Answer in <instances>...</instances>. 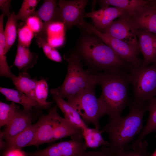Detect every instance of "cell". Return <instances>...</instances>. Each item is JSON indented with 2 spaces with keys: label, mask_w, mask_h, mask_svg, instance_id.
<instances>
[{
  "label": "cell",
  "mask_w": 156,
  "mask_h": 156,
  "mask_svg": "<svg viewBox=\"0 0 156 156\" xmlns=\"http://www.w3.org/2000/svg\"><path fill=\"white\" fill-rule=\"evenodd\" d=\"M129 106L127 115L109 119L101 130L102 133L107 134L109 143L108 146L116 153L123 150L143 128V117L147 111L146 103L137 104L132 101Z\"/></svg>",
  "instance_id": "6da1fadb"
},
{
  "label": "cell",
  "mask_w": 156,
  "mask_h": 156,
  "mask_svg": "<svg viewBox=\"0 0 156 156\" xmlns=\"http://www.w3.org/2000/svg\"><path fill=\"white\" fill-rule=\"evenodd\" d=\"M129 71L95 74L101 93L99 98L109 119L121 116L130 102L129 86L130 85Z\"/></svg>",
  "instance_id": "7a4b0ae2"
},
{
  "label": "cell",
  "mask_w": 156,
  "mask_h": 156,
  "mask_svg": "<svg viewBox=\"0 0 156 156\" xmlns=\"http://www.w3.org/2000/svg\"><path fill=\"white\" fill-rule=\"evenodd\" d=\"M94 35L86 36L82 39L79 47L81 56L90 65L105 73L129 71L132 65Z\"/></svg>",
  "instance_id": "3957f363"
},
{
  "label": "cell",
  "mask_w": 156,
  "mask_h": 156,
  "mask_svg": "<svg viewBox=\"0 0 156 156\" xmlns=\"http://www.w3.org/2000/svg\"><path fill=\"white\" fill-rule=\"evenodd\" d=\"M64 58L68 63L67 73L62 84L55 88L63 98L67 100L94 88L98 84L96 76L83 69L78 55L73 53Z\"/></svg>",
  "instance_id": "277c9868"
},
{
  "label": "cell",
  "mask_w": 156,
  "mask_h": 156,
  "mask_svg": "<svg viewBox=\"0 0 156 156\" xmlns=\"http://www.w3.org/2000/svg\"><path fill=\"white\" fill-rule=\"evenodd\" d=\"M129 73L133 88V102L143 104L156 96V63L132 66Z\"/></svg>",
  "instance_id": "5b68a950"
},
{
  "label": "cell",
  "mask_w": 156,
  "mask_h": 156,
  "mask_svg": "<svg viewBox=\"0 0 156 156\" xmlns=\"http://www.w3.org/2000/svg\"><path fill=\"white\" fill-rule=\"evenodd\" d=\"M94 90V88L90 89L67 101L86 124H91L95 128L100 130V119L106 114L99 98L96 97Z\"/></svg>",
  "instance_id": "8992f818"
},
{
  "label": "cell",
  "mask_w": 156,
  "mask_h": 156,
  "mask_svg": "<svg viewBox=\"0 0 156 156\" xmlns=\"http://www.w3.org/2000/svg\"><path fill=\"white\" fill-rule=\"evenodd\" d=\"M85 27L88 32L97 36L120 57L132 66L136 67L143 64V60L138 56L140 52L139 48L101 32L92 25L86 23Z\"/></svg>",
  "instance_id": "52a82bcc"
},
{
  "label": "cell",
  "mask_w": 156,
  "mask_h": 156,
  "mask_svg": "<svg viewBox=\"0 0 156 156\" xmlns=\"http://www.w3.org/2000/svg\"><path fill=\"white\" fill-rule=\"evenodd\" d=\"M87 148L82 135L51 144L42 150L27 152V156H84Z\"/></svg>",
  "instance_id": "ba28073f"
},
{
  "label": "cell",
  "mask_w": 156,
  "mask_h": 156,
  "mask_svg": "<svg viewBox=\"0 0 156 156\" xmlns=\"http://www.w3.org/2000/svg\"><path fill=\"white\" fill-rule=\"evenodd\" d=\"M121 16L135 29L156 34V0Z\"/></svg>",
  "instance_id": "9c48e42d"
},
{
  "label": "cell",
  "mask_w": 156,
  "mask_h": 156,
  "mask_svg": "<svg viewBox=\"0 0 156 156\" xmlns=\"http://www.w3.org/2000/svg\"><path fill=\"white\" fill-rule=\"evenodd\" d=\"M88 0H59V19L63 23L66 30L74 26L85 27L86 23L83 19L85 8Z\"/></svg>",
  "instance_id": "30bf717a"
},
{
  "label": "cell",
  "mask_w": 156,
  "mask_h": 156,
  "mask_svg": "<svg viewBox=\"0 0 156 156\" xmlns=\"http://www.w3.org/2000/svg\"><path fill=\"white\" fill-rule=\"evenodd\" d=\"M57 107L56 105L50 108L47 114L40 117L41 123L34 138L29 146H38L42 144L51 142L55 129L64 118L58 113Z\"/></svg>",
  "instance_id": "8fae6325"
},
{
  "label": "cell",
  "mask_w": 156,
  "mask_h": 156,
  "mask_svg": "<svg viewBox=\"0 0 156 156\" xmlns=\"http://www.w3.org/2000/svg\"><path fill=\"white\" fill-rule=\"evenodd\" d=\"M100 31L139 48L137 30L131 26L122 16Z\"/></svg>",
  "instance_id": "7c38bea8"
},
{
  "label": "cell",
  "mask_w": 156,
  "mask_h": 156,
  "mask_svg": "<svg viewBox=\"0 0 156 156\" xmlns=\"http://www.w3.org/2000/svg\"><path fill=\"white\" fill-rule=\"evenodd\" d=\"M32 111L19 109L10 123L1 132L0 137L8 141L31 125L33 118Z\"/></svg>",
  "instance_id": "4fadbf2b"
},
{
  "label": "cell",
  "mask_w": 156,
  "mask_h": 156,
  "mask_svg": "<svg viewBox=\"0 0 156 156\" xmlns=\"http://www.w3.org/2000/svg\"><path fill=\"white\" fill-rule=\"evenodd\" d=\"M139 49L143 56V65L156 63V34L137 30Z\"/></svg>",
  "instance_id": "5bb4252c"
},
{
  "label": "cell",
  "mask_w": 156,
  "mask_h": 156,
  "mask_svg": "<svg viewBox=\"0 0 156 156\" xmlns=\"http://www.w3.org/2000/svg\"><path fill=\"white\" fill-rule=\"evenodd\" d=\"M125 12L119 8L109 6L86 13L84 17L90 18L93 26L100 31L107 27L115 19L123 15Z\"/></svg>",
  "instance_id": "9a60e30c"
},
{
  "label": "cell",
  "mask_w": 156,
  "mask_h": 156,
  "mask_svg": "<svg viewBox=\"0 0 156 156\" xmlns=\"http://www.w3.org/2000/svg\"><path fill=\"white\" fill-rule=\"evenodd\" d=\"M34 15L37 16L44 21L42 31L39 34L36 35V37L46 39H47V30L49 25L53 22L60 21L59 8L56 0H44L42 5Z\"/></svg>",
  "instance_id": "2e32d148"
},
{
  "label": "cell",
  "mask_w": 156,
  "mask_h": 156,
  "mask_svg": "<svg viewBox=\"0 0 156 156\" xmlns=\"http://www.w3.org/2000/svg\"><path fill=\"white\" fill-rule=\"evenodd\" d=\"M41 122L40 117L37 122L31 124L16 136L6 142L3 155L11 151L21 150L29 146L35 136L37 129Z\"/></svg>",
  "instance_id": "e0dca14e"
},
{
  "label": "cell",
  "mask_w": 156,
  "mask_h": 156,
  "mask_svg": "<svg viewBox=\"0 0 156 156\" xmlns=\"http://www.w3.org/2000/svg\"><path fill=\"white\" fill-rule=\"evenodd\" d=\"M51 93L56 105L63 113L65 119L82 131L88 127L77 112L64 100L55 88L51 89Z\"/></svg>",
  "instance_id": "ac0fdd59"
},
{
  "label": "cell",
  "mask_w": 156,
  "mask_h": 156,
  "mask_svg": "<svg viewBox=\"0 0 156 156\" xmlns=\"http://www.w3.org/2000/svg\"><path fill=\"white\" fill-rule=\"evenodd\" d=\"M147 111L149 115L145 126L138 136L130 146L132 148L139 146L142 143L144 139L147 135L156 131V96L146 103Z\"/></svg>",
  "instance_id": "d6986e66"
},
{
  "label": "cell",
  "mask_w": 156,
  "mask_h": 156,
  "mask_svg": "<svg viewBox=\"0 0 156 156\" xmlns=\"http://www.w3.org/2000/svg\"><path fill=\"white\" fill-rule=\"evenodd\" d=\"M38 56L31 52L29 47L18 42L16 55L13 66L16 67L19 71L27 72L33 67L37 62Z\"/></svg>",
  "instance_id": "ffe728a7"
},
{
  "label": "cell",
  "mask_w": 156,
  "mask_h": 156,
  "mask_svg": "<svg viewBox=\"0 0 156 156\" xmlns=\"http://www.w3.org/2000/svg\"><path fill=\"white\" fill-rule=\"evenodd\" d=\"M0 92L7 101L21 105L23 109L32 110L33 107L43 109L37 102L17 90L0 87Z\"/></svg>",
  "instance_id": "44dd1931"
},
{
  "label": "cell",
  "mask_w": 156,
  "mask_h": 156,
  "mask_svg": "<svg viewBox=\"0 0 156 156\" xmlns=\"http://www.w3.org/2000/svg\"><path fill=\"white\" fill-rule=\"evenodd\" d=\"M12 80L16 90L37 101L35 94L36 78H32L27 72L22 71Z\"/></svg>",
  "instance_id": "7402d4cb"
},
{
  "label": "cell",
  "mask_w": 156,
  "mask_h": 156,
  "mask_svg": "<svg viewBox=\"0 0 156 156\" xmlns=\"http://www.w3.org/2000/svg\"><path fill=\"white\" fill-rule=\"evenodd\" d=\"M98 1L101 8L112 5L122 9L126 12H129L149 4L151 0H103Z\"/></svg>",
  "instance_id": "603a6c76"
},
{
  "label": "cell",
  "mask_w": 156,
  "mask_h": 156,
  "mask_svg": "<svg viewBox=\"0 0 156 156\" xmlns=\"http://www.w3.org/2000/svg\"><path fill=\"white\" fill-rule=\"evenodd\" d=\"M66 31L64 24L62 22L55 21L51 23L47 29V42L54 48L62 46L64 42Z\"/></svg>",
  "instance_id": "cb8c5ba5"
},
{
  "label": "cell",
  "mask_w": 156,
  "mask_h": 156,
  "mask_svg": "<svg viewBox=\"0 0 156 156\" xmlns=\"http://www.w3.org/2000/svg\"><path fill=\"white\" fill-rule=\"evenodd\" d=\"M101 130L88 127L82 131V135L87 148L95 149L102 146H109V141L105 140Z\"/></svg>",
  "instance_id": "d4e9b609"
},
{
  "label": "cell",
  "mask_w": 156,
  "mask_h": 156,
  "mask_svg": "<svg viewBox=\"0 0 156 156\" xmlns=\"http://www.w3.org/2000/svg\"><path fill=\"white\" fill-rule=\"evenodd\" d=\"M82 131L64 118L54 130L51 142L64 138L82 135Z\"/></svg>",
  "instance_id": "484cf974"
},
{
  "label": "cell",
  "mask_w": 156,
  "mask_h": 156,
  "mask_svg": "<svg viewBox=\"0 0 156 156\" xmlns=\"http://www.w3.org/2000/svg\"><path fill=\"white\" fill-rule=\"evenodd\" d=\"M4 16L2 14L0 16V75L12 80L16 76L11 71L5 52V41L3 26Z\"/></svg>",
  "instance_id": "4316f807"
},
{
  "label": "cell",
  "mask_w": 156,
  "mask_h": 156,
  "mask_svg": "<svg viewBox=\"0 0 156 156\" xmlns=\"http://www.w3.org/2000/svg\"><path fill=\"white\" fill-rule=\"evenodd\" d=\"M14 12L8 17L5 27L4 30L5 41V52L6 54L14 44L17 36V20Z\"/></svg>",
  "instance_id": "83f0119b"
},
{
  "label": "cell",
  "mask_w": 156,
  "mask_h": 156,
  "mask_svg": "<svg viewBox=\"0 0 156 156\" xmlns=\"http://www.w3.org/2000/svg\"><path fill=\"white\" fill-rule=\"evenodd\" d=\"M19 109V107L13 102L8 104L0 101V127L8 125Z\"/></svg>",
  "instance_id": "f1b7e54d"
},
{
  "label": "cell",
  "mask_w": 156,
  "mask_h": 156,
  "mask_svg": "<svg viewBox=\"0 0 156 156\" xmlns=\"http://www.w3.org/2000/svg\"><path fill=\"white\" fill-rule=\"evenodd\" d=\"M35 94L37 101L43 109L49 108L53 103L52 101H47L48 94V86L45 79L42 78L37 81Z\"/></svg>",
  "instance_id": "f546056e"
},
{
  "label": "cell",
  "mask_w": 156,
  "mask_h": 156,
  "mask_svg": "<svg viewBox=\"0 0 156 156\" xmlns=\"http://www.w3.org/2000/svg\"><path fill=\"white\" fill-rule=\"evenodd\" d=\"M38 0H24L18 12L16 14V18L25 23L27 19L33 16L36 12L35 9L40 1Z\"/></svg>",
  "instance_id": "4dcf8cb0"
},
{
  "label": "cell",
  "mask_w": 156,
  "mask_h": 156,
  "mask_svg": "<svg viewBox=\"0 0 156 156\" xmlns=\"http://www.w3.org/2000/svg\"><path fill=\"white\" fill-rule=\"evenodd\" d=\"M36 37L38 44L42 48L44 53L49 59L57 62H62V58L59 53L49 43L46 39L39 37Z\"/></svg>",
  "instance_id": "1f68e13d"
},
{
  "label": "cell",
  "mask_w": 156,
  "mask_h": 156,
  "mask_svg": "<svg viewBox=\"0 0 156 156\" xmlns=\"http://www.w3.org/2000/svg\"><path fill=\"white\" fill-rule=\"evenodd\" d=\"M148 143L146 140H144L139 146L131 150L124 148L116 153V156H151L148 150Z\"/></svg>",
  "instance_id": "d6a6232c"
},
{
  "label": "cell",
  "mask_w": 156,
  "mask_h": 156,
  "mask_svg": "<svg viewBox=\"0 0 156 156\" xmlns=\"http://www.w3.org/2000/svg\"><path fill=\"white\" fill-rule=\"evenodd\" d=\"M17 33L18 42L25 46L29 47L34 36V33L25 23L18 28Z\"/></svg>",
  "instance_id": "836d02e7"
},
{
  "label": "cell",
  "mask_w": 156,
  "mask_h": 156,
  "mask_svg": "<svg viewBox=\"0 0 156 156\" xmlns=\"http://www.w3.org/2000/svg\"><path fill=\"white\" fill-rule=\"evenodd\" d=\"M25 23L35 35L40 34L42 30L43 23L39 17L36 16L29 17Z\"/></svg>",
  "instance_id": "e575fe53"
},
{
  "label": "cell",
  "mask_w": 156,
  "mask_h": 156,
  "mask_svg": "<svg viewBox=\"0 0 156 156\" xmlns=\"http://www.w3.org/2000/svg\"><path fill=\"white\" fill-rule=\"evenodd\" d=\"M116 154L108 146H104L99 151H86L84 156H116Z\"/></svg>",
  "instance_id": "d590c367"
},
{
  "label": "cell",
  "mask_w": 156,
  "mask_h": 156,
  "mask_svg": "<svg viewBox=\"0 0 156 156\" xmlns=\"http://www.w3.org/2000/svg\"><path fill=\"white\" fill-rule=\"evenodd\" d=\"M10 0H0V8L4 15L9 17L11 14L10 12Z\"/></svg>",
  "instance_id": "8d00e7d4"
},
{
  "label": "cell",
  "mask_w": 156,
  "mask_h": 156,
  "mask_svg": "<svg viewBox=\"0 0 156 156\" xmlns=\"http://www.w3.org/2000/svg\"><path fill=\"white\" fill-rule=\"evenodd\" d=\"M17 149L9 151L3 155V156H25L24 152Z\"/></svg>",
  "instance_id": "74e56055"
},
{
  "label": "cell",
  "mask_w": 156,
  "mask_h": 156,
  "mask_svg": "<svg viewBox=\"0 0 156 156\" xmlns=\"http://www.w3.org/2000/svg\"><path fill=\"white\" fill-rule=\"evenodd\" d=\"M151 156H156V150L153 154L151 155Z\"/></svg>",
  "instance_id": "f35d334b"
},
{
  "label": "cell",
  "mask_w": 156,
  "mask_h": 156,
  "mask_svg": "<svg viewBox=\"0 0 156 156\" xmlns=\"http://www.w3.org/2000/svg\"></svg>",
  "instance_id": "ab89813d"
}]
</instances>
